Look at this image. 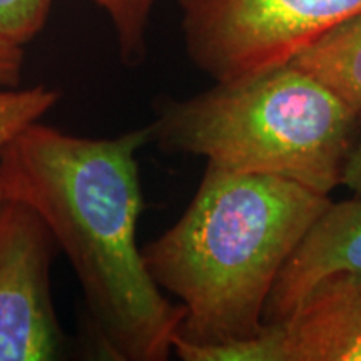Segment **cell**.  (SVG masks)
I'll list each match as a JSON object with an SVG mask.
<instances>
[{
	"label": "cell",
	"mask_w": 361,
	"mask_h": 361,
	"mask_svg": "<svg viewBox=\"0 0 361 361\" xmlns=\"http://www.w3.org/2000/svg\"><path fill=\"white\" fill-rule=\"evenodd\" d=\"M147 142L149 126L92 139L35 123L0 152L4 194L51 229L82 288L94 346L114 361L168 360L183 319L137 245V151Z\"/></svg>",
	"instance_id": "cell-1"
},
{
	"label": "cell",
	"mask_w": 361,
	"mask_h": 361,
	"mask_svg": "<svg viewBox=\"0 0 361 361\" xmlns=\"http://www.w3.org/2000/svg\"><path fill=\"white\" fill-rule=\"evenodd\" d=\"M329 204L293 180L207 164L178 223L142 247L151 278L183 306L176 336L196 345L259 336L279 273Z\"/></svg>",
	"instance_id": "cell-2"
},
{
	"label": "cell",
	"mask_w": 361,
	"mask_h": 361,
	"mask_svg": "<svg viewBox=\"0 0 361 361\" xmlns=\"http://www.w3.org/2000/svg\"><path fill=\"white\" fill-rule=\"evenodd\" d=\"M149 124L166 154L200 156L236 173L274 176L329 196L341 186L356 114L310 75L283 64L161 97Z\"/></svg>",
	"instance_id": "cell-3"
},
{
	"label": "cell",
	"mask_w": 361,
	"mask_h": 361,
	"mask_svg": "<svg viewBox=\"0 0 361 361\" xmlns=\"http://www.w3.org/2000/svg\"><path fill=\"white\" fill-rule=\"evenodd\" d=\"M192 64L228 80L288 64L311 40L361 12V0H178Z\"/></svg>",
	"instance_id": "cell-4"
},
{
	"label": "cell",
	"mask_w": 361,
	"mask_h": 361,
	"mask_svg": "<svg viewBox=\"0 0 361 361\" xmlns=\"http://www.w3.org/2000/svg\"><path fill=\"white\" fill-rule=\"evenodd\" d=\"M51 229L16 200L0 206V361H51L64 348L51 291Z\"/></svg>",
	"instance_id": "cell-5"
},
{
	"label": "cell",
	"mask_w": 361,
	"mask_h": 361,
	"mask_svg": "<svg viewBox=\"0 0 361 361\" xmlns=\"http://www.w3.org/2000/svg\"><path fill=\"white\" fill-rule=\"evenodd\" d=\"M269 324L276 361H361V273L322 279L283 322Z\"/></svg>",
	"instance_id": "cell-6"
},
{
	"label": "cell",
	"mask_w": 361,
	"mask_h": 361,
	"mask_svg": "<svg viewBox=\"0 0 361 361\" xmlns=\"http://www.w3.org/2000/svg\"><path fill=\"white\" fill-rule=\"evenodd\" d=\"M338 273H361V196L331 202L284 264L264 310V323L283 322L311 288Z\"/></svg>",
	"instance_id": "cell-7"
},
{
	"label": "cell",
	"mask_w": 361,
	"mask_h": 361,
	"mask_svg": "<svg viewBox=\"0 0 361 361\" xmlns=\"http://www.w3.org/2000/svg\"><path fill=\"white\" fill-rule=\"evenodd\" d=\"M290 64L310 75L346 109L361 112V12L338 22L301 49Z\"/></svg>",
	"instance_id": "cell-8"
},
{
	"label": "cell",
	"mask_w": 361,
	"mask_h": 361,
	"mask_svg": "<svg viewBox=\"0 0 361 361\" xmlns=\"http://www.w3.org/2000/svg\"><path fill=\"white\" fill-rule=\"evenodd\" d=\"M109 16L121 61L130 67L147 57V29L157 0H92Z\"/></svg>",
	"instance_id": "cell-9"
},
{
	"label": "cell",
	"mask_w": 361,
	"mask_h": 361,
	"mask_svg": "<svg viewBox=\"0 0 361 361\" xmlns=\"http://www.w3.org/2000/svg\"><path fill=\"white\" fill-rule=\"evenodd\" d=\"M59 97V90L47 85L0 87V152L27 128L39 123Z\"/></svg>",
	"instance_id": "cell-10"
},
{
	"label": "cell",
	"mask_w": 361,
	"mask_h": 361,
	"mask_svg": "<svg viewBox=\"0 0 361 361\" xmlns=\"http://www.w3.org/2000/svg\"><path fill=\"white\" fill-rule=\"evenodd\" d=\"M54 0H0V34L24 47L37 37Z\"/></svg>",
	"instance_id": "cell-11"
},
{
	"label": "cell",
	"mask_w": 361,
	"mask_h": 361,
	"mask_svg": "<svg viewBox=\"0 0 361 361\" xmlns=\"http://www.w3.org/2000/svg\"><path fill=\"white\" fill-rule=\"evenodd\" d=\"M24 67V47L0 34V87H19Z\"/></svg>",
	"instance_id": "cell-12"
},
{
	"label": "cell",
	"mask_w": 361,
	"mask_h": 361,
	"mask_svg": "<svg viewBox=\"0 0 361 361\" xmlns=\"http://www.w3.org/2000/svg\"><path fill=\"white\" fill-rule=\"evenodd\" d=\"M341 186L350 189L353 196H361V112L356 116L353 139L343 168Z\"/></svg>",
	"instance_id": "cell-13"
},
{
	"label": "cell",
	"mask_w": 361,
	"mask_h": 361,
	"mask_svg": "<svg viewBox=\"0 0 361 361\" xmlns=\"http://www.w3.org/2000/svg\"><path fill=\"white\" fill-rule=\"evenodd\" d=\"M4 201H6V194H4V189H2V183H0V206L4 204Z\"/></svg>",
	"instance_id": "cell-14"
}]
</instances>
